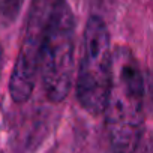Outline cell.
Masks as SVG:
<instances>
[{"mask_svg":"<svg viewBox=\"0 0 153 153\" xmlns=\"http://www.w3.org/2000/svg\"><path fill=\"white\" fill-rule=\"evenodd\" d=\"M105 131L113 153H135L144 129V80L134 51L114 50L113 78L108 90Z\"/></svg>","mask_w":153,"mask_h":153,"instance_id":"1","label":"cell"},{"mask_svg":"<svg viewBox=\"0 0 153 153\" xmlns=\"http://www.w3.org/2000/svg\"><path fill=\"white\" fill-rule=\"evenodd\" d=\"M75 63V15L68 0H53L42 42L39 75L50 102L60 104L72 87Z\"/></svg>","mask_w":153,"mask_h":153,"instance_id":"2","label":"cell"},{"mask_svg":"<svg viewBox=\"0 0 153 153\" xmlns=\"http://www.w3.org/2000/svg\"><path fill=\"white\" fill-rule=\"evenodd\" d=\"M114 51L105 21L90 15L84 24L80 66L76 74V99L92 116L104 113L113 78Z\"/></svg>","mask_w":153,"mask_h":153,"instance_id":"3","label":"cell"},{"mask_svg":"<svg viewBox=\"0 0 153 153\" xmlns=\"http://www.w3.org/2000/svg\"><path fill=\"white\" fill-rule=\"evenodd\" d=\"M53 6V0H33L26 18L23 39L9 78V95L15 104L30 99L39 74L42 42Z\"/></svg>","mask_w":153,"mask_h":153,"instance_id":"4","label":"cell"},{"mask_svg":"<svg viewBox=\"0 0 153 153\" xmlns=\"http://www.w3.org/2000/svg\"><path fill=\"white\" fill-rule=\"evenodd\" d=\"M26 0H0V23L2 24H12L23 8Z\"/></svg>","mask_w":153,"mask_h":153,"instance_id":"5","label":"cell"},{"mask_svg":"<svg viewBox=\"0 0 153 153\" xmlns=\"http://www.w3.org/2000/svg\"><path fill=\"white\" fill-rule=\"evenodd\" d=\"M3 62H5V56H3V48L0 47V75H2V69H3Z\"/></svg>","mask_w":153,"mask_h":153,"instance_id":"6","label":"cell"}]
</instances>
